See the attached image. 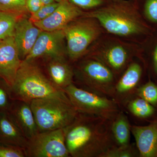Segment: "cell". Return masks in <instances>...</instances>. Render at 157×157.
<instances>
[{
    "label": "cell",
    "mask_w": 157,
    "mask_h": 157,
    "mask_svg": "<svg viewBox=\"0 0 157 157\" xmlns=\"http://www.w3.org/2000/svg\"><path fill=\"white\" fill-rule=\"evenodd\" d=\"M112 121L78 113L64 128L65 143L70 157H102L117 145L111 131Z\"/></svg>",
    "instance_id": "6da1fadb"
},
{
    "label": "cell",
    "mask_w": 157,
    "mask_h": 157,
    "mask_svg": "<svg viewBox=\"0 0 157 157\" xmlns=\"http://www.w3.org/2000/svg\"><path fill=\"white\" fill-rule=\"evenodd\" d=\"M11 98L31 103L36 99L67 96L45 75L35 61H22L11 87Z\"/></svg>",
    "instance_id": "7a4b0ae2"
},
{
    "label": "cell",
    "mask_w": 157,
    "mask_h": 157,
    "mask_svg": "<svg viewBox=\"0 0 157 157\" xmlns=\"http://www.w3.org/2000/svg\"><path fill=\"white\" fill-rule=\"evenodd\" d=\"M30 104L39 132L64 128L78 113L67 96L36 99Z\"/></svg>",
    "instance_id": "3957f363"
},
{
    "label": "cell",
    "mask_w": 157,
    "mask_h": 157,
    "mask_svg": "<svg viewBox=\"0 0 157 157\" xmlns=\"http://www.w3.org/2000/svg\"><path fill=\"white\" fill-rule=\"evenodd\" d=\"M97 20L110 33L130 36L140 34L143 26L135 9L124 3H115L84 14Z\"/></svg>",
    "instance_id": "277c9868"
},
{
    "label": "cell",
    "mask_w": 157,
    "mask_h": 157,
    "mask_svg": "<svg viewBox=\"0 0 157 157\" xmlns=\"http://www.w3.org/2000/svg\"><path fill=\"white\" fill-rule=\"evenodd\" d=\"M74 73L76 80L73 83L78 87L112 99L117 79L103 63L93 58L85 60L74 69Z\"/></svg>",
    "instance_id": "5b68a950"
},
{
    "label": "cell",
    "mask_w": 157,
    "mask_h": 157,
    "mask_svg": "<svg viewBox=\"0 0 157 157\" xmlns=\"http://www.w3.org/2000/svg\"><path fill=\"white\" fill-rule=\"evenodd\" d=\"M78 113L97 116L111 121L122 109L114 100L78 87L73 83L63 90Z\"/></svg>",
    "instance_id": "8992f818"
},
{
    "label": "cell",
    "mask_w": 157,
    "mask_h": 157,
    "mask_svg": "<svg viewBox=\"0 0 157 157\" xmlns=\"http://www.w3.org/2000/svg\"><path fill=\"white\" fill-rule=\"evenodd\" d=\"M74 20L63 29L69 58L75 61L83 55L89 46L99 36L100 30L94 19L86 17Z\"/></svg>",
    "instance_id": "52a82bcc"
},
{
    "label": "cell",
    "mask_w": 157,
    "mask_h": 157,
    "mask_svg": "<svg viewBox=\"0 0 157 157\" xmlns=\"http://www.w3.org/2000/svg\"><path fill=\"white\" fill-rule=\"evenodd\" d=\"M26 157H70L64 129L39 132L28 140Z\"/></svg>",
    "instance_id": "ba28073f"
},
{
    "label": "cell",
    "mask_w": 157,
    "mask_h": 157,
    "mask_svg": "<svg viewBox=\"0 0 157 157\" xmlns=\"http://www.w3.org/2000/svg\"><path fill=\"white\" fill-rule=\"evenodd\" d=\"M65 39L63 30L52 32L42 31L33 49L24 60L35 61L41 58L50 59L64 57Z\"/></svg>",
    "instance_id": "9c48e42d"
},
{
    "label": "cell",
    "mask_w": 157,
    "mask_h": 157,
    "mask_svg": "<svg viewBox=\"0 0 157 157\" xmlns=\"http://www.w3.org/2000/svg\"><path fill=\"white\" fill-rule=\"evenodd\" d=\"M142 75V68L139 64L132 63L128 66L114 86L112 99L122 109L136 97V93Z\"/></svg>",
    "instance_id": "30bf717a"
},
{
    "label": "cell",
    "mask_w": 157,
    "mask_h": 157,
    "mask_svg": "<svg viewBox=\"0 0 157 157\" xmlns=\"http://www.w3.org/2000/svg\"><path fill=\"white\" fill-rule=\"evenodd\" d=\"M22 61L20 58L14 37L0 42V79L11 86Z\"/></svg>",
    "instance_id": "8fae6325"
},
{
    "label": "cell",
    "mask_w": 157,
    "mask_h": 157,
    "mask_svg": "<svg viewBox=\"0 0 157 157\" xmlns=\"http://www.w3.org/2000/svg\"><path fill=\"white\" fill-rule=\"evenodd\" d=\"M82 14L80 8L68 0H63L58 7L49 17L34 24L43 31L62 30Z\"/></svg>",
    "instance_id": "7c38bea8"
},
{
    "label": "cell",
    "mask_w": 157,
    "mask_h": 157,
    "mask_svg": "<svg viewBox=\"0 0 157 157\" xmlns=\"http://www.w3.org/2000/svg\"><path fill=\"white\" fill-rule=\"evenodd\" d=\"M42 31L25 15L18 18L13 37L21 60L25 59L33 49Z\"/></svg>",
    "instance_id": "4fadbf2b"
},
{
    "label": "cell",
    "mask_w": 157,
    "mask_h": 157,
    "mask_svg": "<svg viewBox=\"0 0 157 157\" xmlns=\"http://www.w3.org/2000/svg\"><path fill=\"white\" fill-rule=\"evenodd\" d=\"M140 157H157V117L146 126L132 125Z\"/></svg>",
    "instance_id": "5bb4252c"
},
{
    "label": "cell",
    "mask_w": 157,
    "mask_h": 157,
    "mask_svg": "<svg viewBox=\"0 0 157 157\" xmlns=\"http://www.w3.org/2000/svg\"><path fill=\"white\" fill-rule=\"evenodd\" d=\"M8 111L28 140L39 133L30 103L14 100Z\"/></svg>",
    "instance_id": "9a60e30c"
},
{
    "label": "cell",
    "mask_w": 157,
    "mask_h": 157,
    "mask_svg": "<svg viewBox=\"0 0 157 157\" xmlns=\"http://www.w3.org/2000/svg\"><path fill=\"white\" fill-rule=\"evenodd\" d=\"M46 69L48 78L58 88L63 90L73 83L74 69L65 57L50 59Z\"/></svg>",
    "instance_id": "2e32d148"
},
{
    "label": "cell",
    "mask_w": 157,
    "mask_h": 157,
    "mask_svg": "<svg viewBox=\"0 0 157 157\" xmlns=\"http://www.w3.org/2000/svg\"><path fill=\"white\" fill-rule=\"evenodd\" d=\"M0 141L24 149L28 139L8 111L0 112Z\"/></svg>",
    "instance_id": "e0dca14e"
},
{
    "label": "cell",
    "mask_w": 157,
    "mask_h": 157,
    "mask_svg": "<svg viewBox=\"0 0 157 157\" xmlns=\"http://www.w3.org/2000/svg\"><path fill=\"white\" fill-rule=\"evenodd\" d=\"M103 63L116 76L125 70L130 61L128 51L121 45H114L93 57Z\"/></svg>",
    "instance_id": "ac0fdd59"
},
{
    "label": "cell",
    "mask_w": 157,
    "mask_h": 157,
    "mask_svg": "<svg viewBox=\"0 0 157 157\" xmlns=\"http://www.w3.org/2000/svg\"><path fill=\"white\" fill-rule=\"evenodd\" d=\"M111 131L117 146H125L130 144L132 133L131 124L122 109L112 121Z\"/></svg>",
    "instance_id": "d6986e66"
},
{
    "label": "cell",
    "mask_w": 157,
    "mask_h": 157,
    "mask_svg": "<svg viewBox=\"0 0 157 157\" xmlns=\"http://www.w3.org/2000/svg\"><path fill=\"white\" fill-rule=\"evenodd\" d=\"M130 113L139 118H147L154 114V106L139 97H135L127 103L124 107Z\"/></svg>",
    "instance_id": "ffe728a7"
},
{
    "label": "cell",
    "mask_w": 157,
    "mask_h": 157,
    "mask_svg": "<svg viewBox=\"0 0 157 157\" xmlns=\"http://www.w3.org/2000/svg\"><path fill=\"white\" fill-rule=\"evenodd\" d=\"M21 16L0 11V40L13 37L16 23Z\"/></svg>",
    "instance_id": "44dd1931"
},
{
    "label": "cell",
    "mask_w": 157,
    "mask_h": 157,
    "mask_svg": "<svg viewBox=\"0 0 157 157\" xmlns=\"http://www.w3.org/2000/svg\"><path fill=\"white\" fill-rule=\"evenodd\" d=\"M140 157L136 144H130L125 146H117L106 152L102 157Z\"/></svg>",
    "instance_id": "7402d4cb"
},
{
    "label": "cell",
    "mask_w": 157,
    "mask_h": 157,
    "mask_svg": "<svg viewBox=\"0 0 157 157\" xmlns=\"http://www.w3.org/2000/svg\"><path fill=\"white\" fill-rule=\"evenodd\" d=\"M136 96L144 99L155 107L157 106V86L149 81L137 88Z\"/></svg>",
    "instance_id": "603a6c76"
},
{
    "label": "cell",
    "mask_w": 157,
    "mask_h": 157,
    "mask_svg": "<svg viewBox=\"0 0 157 157\" xmlns=\"http://www.w3.org/2000/svg\"><path fill=\"white\" fill-rule=\"evenodd\" d=\"M26 0H0V11L25 15L27 12Z\"/></svg>",
    "instance_id": "cb8c5ba5"
},
{
    "label": "cell",
    "mask_w": 157,
    "mask_h": 157,
    "mask_svg": "<svg viewBox=\"0 0 157 157\" xmlns=\"http://www.w3.org/2000/svg\"><path fill=\"white\" fill-rule=\"evenodd\" d=\"M13 101L11 98V86L0 79V112L9 111Z\"/></svg>",
    "instance_id": "d4e9b609"
},
{
    "label": "cell",
    "mask_w": 157,
    "mask_h": 157,
    "mask_svg": "<svg viewBox=\"0 0 157 157\" xmlns=\"http://www.w3.org/2000/svg\"><path fill=\"white\" fill-rule=\"evenodd\" d=\"M60 3H55L49 5H44L39 11L31 14L29 19L33 23L38 22L49 17L59 6Z\"/></svg>",
    "instance_id": "484cf974"
},
{
    "label": "cell",
    "mask_w": 157,
    "mask_h": 157,
    "mask_svg": "<svg viewBox=\"0 0 157 157\" xmlns=\"http://www.w3.org/2000/svg\"><path fill=\"white\" fill-rule=\"evenodd\" d=\"M0 157H26L24 149L0 141Z\"/></svg>",
    "instance_id": "4316f807"
},
{
    "label": "cell",
    "mask_w": 157,
    "mask_h": 157,
    "mask_svg": "<svg viewBox=\"0 0 157 157\" xmlns=\"http://www.w3.org/2000/svg\"><path fill=\"white\" fill-rule=\"evenodd\" d=\"M78 8L85 9L97 8L102 5L104 0H68Z\"/></svg>",
    "instance_id": "83f0119b"
},
{
    "label": "cell",
    "mask_w": 157,
    "mask_h": 157,
    "mask_svg": "<svg viewBox=\"0 0 157 157\" xmlns=\"http://www.w3.org/2000/svg\"><path fill=\"white\" fill-rule=\"evenodd\" d=\"M145 12L148 19L157 22V0H147L145 4Z\"/></svg>",
    "instance_id": "f1b7e54d"
},
{
    "label": "cell",
    "mask_w": 157,
    "mask_h": 157,
    "mask_svg": "<svg viewBox=\"0 0 157 157\" xmlns=\"http://www.w3.org/2000/svg\"><path fill=\"white\" fill-rule=\"evenodd\" d=\"M27 9L31 14H34L44 6L40 0H26Z\"/></svg>",
    "instance_id": "f546056e"
},
{
    "label": "cell",
    "mask_w": 157,
    "mask_h": 157,
    "mask_svg": "<svg viewBox=\"0 0 157 157\" xmlns=\"http://www.w3.org/2000/svg\"><path fill=\"white\" fill-rule=\"evenodd\" d=\"M154 68L155 72L157 75V45L155 49L153 57Z\"/></svg>",
    "instance_id": "4dcf8cb0"
},
{
    "label": "cell",
    "mask_w": 157,
    "mask_h": 157,
    "mask_svg": "<svg viewBox=\"0 0 157 157\" xmlns=\"http://www.w3.org/2000/svg\"><path fill=\"white\" fill-rule=\"evenodd\" d=\"M43 5H49L55 3H60L63 0H40Z\"/></svg>",
    "instance_id": "1f68e13d"
},
{
    "label": "cell",
    "mask_w": 157,
    "mask_h": 157,
    "mask_svg": "<svg viewBox=\"0 0 157 157\" xmlns=\"http://www.w3.org/2000/svg\"><path fill=\"white\" fill-rule=\"evenodd\" d=\"M1 41H2V40H0V42H1Z\"/></svg>",
    "instance_id": "d6a6232c"
}]
</instances>
